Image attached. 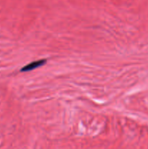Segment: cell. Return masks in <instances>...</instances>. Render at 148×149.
<instances>
[{"label": "cell", "mask_w": 148, "mask_h": 149, "mask_svg": "<svg viewBox=\"0 0 148 149\" xmlns=\"http://www.w3.org/2000/svg\"><path fill=\"white\" fill-rule=\"evenodd\" d=\"M46 63V60H41V61H38L36 62H33L31 63L28 64L26 66H25L23 69L21 70L22 71H30V70L35 69V68H38V67L41 66V65H44Z\"/></svg>", "instance_id": "6da1fadb"}]
</instances>
